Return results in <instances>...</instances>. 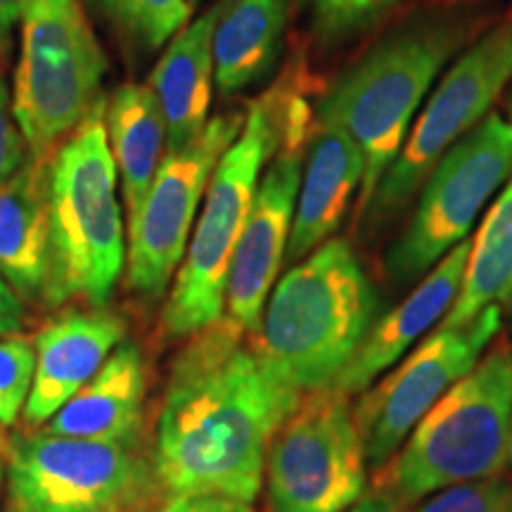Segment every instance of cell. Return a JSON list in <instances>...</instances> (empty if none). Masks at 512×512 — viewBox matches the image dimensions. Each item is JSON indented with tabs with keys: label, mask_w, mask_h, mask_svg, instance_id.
Wrapping results in <instances>:
<instances>
[{
	"label": "cell",
	"mask_w": 512,
	"mask_h": 512,
	"mask_svg": "<svg viewBox=\"0 0 512 512\" xmlns=\"http://www.w3.org/2000/svg\"><path fill=\"white\" fill-rule=\"evenodd\" d=\"M304 396L223 316L188 337L169 370L152 472L169 496L252 503L268 446Z\"/></svg>",
	"instance_id": "obj_1"
},
{
	"label": "cell",
	"mask_w": 512,
	"mask_h": 512,
	"mask_svg": "<svg viewBox=\"0 0 512 512\" xmlns=\"http://www.w3.org/2000/svg\"><path fill=\"white\" fill-rule=\"evenodd\" d=\"M377 309L380 297L354 247L330 238L273 285L256 347L302 396L325 392L354 361Z\"/></svg>",
	"instance_id": "obj_2"
},
{
	"label": "cell",
	"mask_w": 512,
	"mask_h": 512,
	"mask_svg": "<svg viewBox=\"0 0 512 512\" xmlns=\"http://www.w3.org/2000/svg\"><path fill=\"white\" fill-rule=\"evenodd\" d=\"M105 105L100 100L48 159V306H105L126 268Z\"/></svg>",
	"instance_id": "obj_3"
},
{
	"label": "cell",
	"mask_w": 512,
	"mask_h": 512,
	"mask_svg": "<svg viewBox=\"0 0 512 512\" xmlns=\"http://www.w3.org/2000/svg\"><path fill=\"white\" fill-rule=\"evenodd\" d=\"M512 456V347L486 349L377 470V494L418 503L448 486L503 475Z\"/></svg>",
	"instance_id": "obj_4"
},
{
	"label": "cell",
	"mask_w": 512,
	"mask_h": 512,
	"mask_svg": "<svg viewBox=\"0 0 512 512\" xmlns=\"http://www.w3.org/2000/svg\"><path fill=\"white\" fill-rule=\"evenodd\" d=\"M285 102L278 91L254 100L238 138L216 164L162 311L166 337L188 339L226 316L230 261L252 209L261 166L283 143Z\"/></svg>",
	"instance_id": "obj_5"
},
{
	"label": "cell",
	"mask_w": 512,
	"mask_h": 512,
	"mask_svg": "<svg viewBox=\"0 0 512 512\" xmlns=\"http://www.w3.org/2000/svg\"><path fill=\"white\" fill-rule=\"evenodd\" d=\"M458 46L446 24H415L368 50L320 100L316 119L342 126L363 152L358 219L382 176L399 157L415 112Z\"/></svg>",
	"instance_id": "obj_6"
},
{
	"label": "cell",
	"mask_w": 512,
	"mask_h": 512,
	"mask_svg": "<svg viewBox=\"0 0 512 512\" xmlns=\"http://www.w3.org/2000/svg\"><path fill=\"white\" fill-rule=\"evenodd\" d=\"M12 107L29 155L50 159L100 102L107 57L79 0H29Z\"/></svg>",
	"instance_id": "obj_7"
},
{
	"label": "cell",
	"mask_w": 512,
	"mask_h": 512,
	"mask_svg": "<svg viewBox=\"0 0 512 512\" xmlns=\"http://www.w3.org/2000/svg\"><path fill=\"white\" fill-rule=\"evenodd\" d=\"M512 176V121L489 112L434 164L411 223L387 252L396 285L425 278L467 240L477 216Z\"/></svg>",
	"instance_id": "obj_8"
},
{
	"label": "cell",
	"mask_w": 512,
	"mask_h": 512,
	"mask_svg": "<svg viewBox=\"0 0 512 512\" xmlns=\"http://www.w3.org/2000/svg\"><path fill=\"white\" fill-rule=\"evenodd\" d=\"M366 463L349 396L306 394L268 446V510L344 512L366 494Z\"/></svg>",
	"instance_id": "obj_9"
},
{
	"label": "cell",
	"mask_w": 512,
	"mask_h": 512,
	"mask_svg": "<svg viewBox=\"0 0 512 512\" xmlns=\"http://www.w3.org/2000/svg\"><path fill=\"white\" fill-rule=\"evenodd\" d=\"M152 479L133 446L38 432L15 441L5 482L10 512H128Z\"/></svg>",
	"instance_id": "obj_10"
},
{
	"label": "cell",
	"mask_w": 512,
	"mask_h": 512,
	"mask_svg": "<svg viewBox=\"0 0 512 512\" xmlns=\"http://www.w3.org/2000/svg\"><path fill=\"white\" fill-rule=\"evenodd\" d=\"M510 79L512 19L477 41L444 74L437 91L422 107L399 157L370 197L366 211L373 223L394 216L411 200L434 164L489 114Z\"/></svg>",
	"instance_id": "obj_11"
},
{
	"label": "cell",
	"mask_w": 512,
	"mask_h": 512,
	"mask_svg": "<svg viewBox=\"0 0 512 512\" xmlns=\"http://www.w3.org/2000/svg\"><path fill=\"white\" fill-rule=\"evenodd\" d=\"M245 126V114H219L181 152H166L150 190L128 219L126 285L157 302L169 290L188 249L197 209L223 152Z\"/></svg>",
	"instance_id": "obj_12"
},
{
	"label": "cell",
	"mask_w": 512,
	"mask_h": 512,
	"mask_svg": "<svg viewBox=\"0 0 512 512\" xmlns=\"http://www.w3.org/2000/svg\"><path fill=\"white\" fill-rule=\"evenodd\" d=\"M501 316L503 306L491 304L470 323L441 325L366 389L354 413L366 460L375 470L399 451L434 403L477 366L501 330Z\"/></svg>",
	"instance_id": "obj_13"
},
{
	"label": "cell",
	"mask_w": 512,
	"mask_h": 512,
	"mask_svg": "<svg viewBox=\"0 0 512 512\" xmlns=\"http://www.w3.org/2000/svg\"><path fill=\"white\" fill-rule=\"evenodd\" d=\"M309 107L302 98H287L283 143L256 185L252 209L242 228L226 280V318L256 335L261 313L285 264L299 183H302L304 140Z\"/></svg>",
	"instance_id": "obj_14"
},
{
	"label": "cell",
	"mask_w": 512,
	"mask_h": 512,
	"mask_svg": "<svg viewBox=\"0 0 512 512\" xmlns=\"http://www.w3.org/2000/svg\"><path fill=\"white\" fill-rule=\"evenodd\" d=\"M126 339V318L105 306L67 311L34 337L36 370L24 422L43 427Z\"/></svg>",
	"instance_id": "obj_15"
},
{
	"label": "cell",
	"mask_w": 512,
	"mask_h": 512,
	"mask_svg": "<svg viewBox=\"0 0 512 512\" xmlns=\"http://www.w3.org/2000/svg\"><path fill=\"white\" fill-rule=\"evenodd\" d=\"M470 245L472 240H463L453 247L399 306L375 320L354 361L337 377L332 389L347 396L366 392L437 325V320L446 318L463 285Z\"/></svg>",
	"instance_id": "obj_16"
},
{
	"label": "cell",
	"mask_w": 512,
	"mask_h": 512,
	"mask_svg": "<svg viewBox=\"0 0 512 512\" xmlns=\"http://www.w3.org/2000/svg\"><path fill=\"white\" fill-rule=\"evenodd\" d=\"M363 152L342 126L318 121L299 183L297 209L285 264H299L304 256L332 238L363 183Z\"/></svg>",
	"instance_id": "obj_17"
},
{
	"label": "cell",
	"mask_w": 512,
	"mask_h": 512,
	"mask_svg": "<svg viewBox=\"0 0 512 512\" xmlns=\"http://www.w3.org/2000/svg\"><path fill=\"white\" fill-rule=\"evenodd\" d=\"M145 361L138 344L124 342L102 363L93 380L43 425V434L133 446L145 418Z\"/></svg>",
	"instance_id": "obj_18"
},
{
	"label": "cell",
	"mask_w": 512,
	"mask_h": 512,
	"mask_svg": "<svg viewBox=\"0 0 512 512\" xmlns=\"http://www.w3.org/2000/svg\"><path fill=\"white\" fill-rule=\"evenodd\" d=\"M216 8L183 27L171 38L155 72L150 74L152 93L157 95L166 124V152H181L202 136L209 124L211 81H214V36Z\"/></svg>",
	"instance_id": "obj_19"
},
{
	"label": "cell",
	"mask_w": 512,
	"mask_h": 512,
	"mask_svg": "<svg viewBox=\"0 0 512 512\" xmlns=\"http://www.w3.org/2000/svg\"><path fill=\"white\" fill-rule=\"evenodd\" d=\"M48 275V159L31 157L0 185V278L24 302L41 299Z\"/></svg>",
	"instance_id": "obj_20"
},
{
	"label": "cell",
	"mask_w": 512,
	"mask_h": 512,
	"mask_svg": "<svg viewBox=\"0 0 512 512\" xmlns=\"http://www.w3.org/2000/svg\"><path fill=\"white\" fill-rule=\"evenodd\" d=\"M214 8V81L230 98L273 69L283 46L287 0H219Z\"/></svg>",
	"instance_id": "obj_21"
},
{
	"label": "cell",
	"mask_w": 512,
	"mask_h": 512,
	"mask_svg": "<svg viewBox=\"0 0 512 512\" xmlns=\"http://www.w3.org/2000/svg\"><path fill=\"white\" fill-rule=\"evenodd\" d=\"M105 128L131 219L143 204L166 152L164 114L152 88L143 83L119 86L105 105Z\"/></svg>",
	"instance_id": "obj_22"
},
{
	"label": "cell",
	"mask_w": 512,
	"mask_h": 512,
	"mask_svg": "<svg viewBox=\"0 0 512 512\" xmlns=\"http://www.w3.org/2000/svg\"><path fill=\"white\" fill-rule=\"evenodd\" d=\"M512 302V176L486 211L470 245L463 285L451 311L441 320L446 328L470 323L491 304Z\"/></svg>",
	"instance_id": "obj_23"
},
{
	"label": "cell",
	"mask_w": 512,
	"mask_h": 512,
	"mask_svg": "<svg viewBox=\"0 0 512 512\" xmlns=\"http://www.w3.org/2000/svg\"><path fill=\"white\" fill-rule=\"evenodd\" d=\"M133 46L159 50L185 27L188 0H93Z\"/></svg>",
	"instance_id": "obj_24"
},
{
	"label": "cell",
	"mask_w": 512,
	"mask_h": 512,
	"mask_svg": "<svg viewBox=\"0 0 512 512\" xmlns=\"http://www.w3.org/2000/svg\"><path fill=\"white\" fill-rule=\"evenodd\" d=\"M36 370V349L29 339L0 337V422L17 425L31 394Z\"/></svg>",
	"instance_id": "obj_25"
},
{
	"label": "cell",
	"mask_w": 512,
	"mask_h": 512,
	"mask_svg": "<svg viewBox=\"0 0 512 512\" xmlns=\"http://www.w3.org/2000/svg\"><path fill=\"white\" fill-rule=\"evenodd\" d=\"M415 512H512V479L496 475L448 486L422 498Z\"/></svg>",
	"instance_id": "obj_26"
},
{
	"label": "cell",
	"mask_w": 512,
	"mask_h": 512,
	"mask_svg": "<svg viewBox=\"0 0 512 512\" xmlns=\"http://www.w3.org/2000/svg\"><path fill=\"white\" fill-rule=\"evenodd\" d=\"M399 0H311L313 27L323 38H347L368 29Z\"/></svg>",
	"instance_id": "obj_27"
},
{
	"label": "cell",
	"mask_w": 512,
	"mask_h": 512,
	"mask_svg": "<svg viewBox=\"0 0 512 512\" xmlns=\"http://www.w3.org/2000/svg\"><path fill=\"white\" fill-rule=\"evenodd\" d=\"M29 159V147L15 117L8 86L0 74V185L10 181Z\"/></svg>",
	"instance_id": "obj_28"
},
{
	"label": "cell",
	"mask_w": 512,
	"mask_h": 512,
	"mask_svg": "<svg viewBox=\"0 0 512 512\" xmlns=\"http://www.w3.org/2000/svg\"><path fill=\"white\" fill-rule=\"evenodd\" d=\"M157 512H254L249 503L219 496H171Z\"/></svg>",
	"instance_id": "obj_29"
},
{
	"label": "cell",
	"mask_w": 512,
	"mask_h": 512,
	"mask_svg": "<svg viewBox=\"0 0 512 512\" xmlns=\"http://www.w3.org/2000/svg\"><path fill=\"white\" fill-rule=\"evenodd\" d=\"M27 320V306L24 299L0 278V337L17 335Z\"/></svg>",
	"instance_id": "obj_30"
},
{
	"label": "cell",
	"mask_w": 512,
	"mask_h": 512,
	"mask_svg": "<svg viewBox=\"0 0 512 512\" xmlns=\"http://www.w3.org/2000/svg\"><path fill=\"white\" fill-rule=\"evenodd\" d=\"M27 5L29 0H0V48L8 46L12 31L17 24H22Z\"/></svg>",
	"instance_id": "obj_31"
},
{
	"label": "cell",
	"mask_w": 512,
	"mask_h": 512,
	"mask_svg": "<svg viewBox=\"0 0 512 512\" xmlns=\"http://www.w3.org/2000/svg\"><path fill=\"white\" fill-rule=\"evenodd\" d=\"M344 512H396V505L384 496H363L361 501H356L351 508Z\"/></svg>",
	"instance_id": "obj_32"
},
{
	"label": "cell",
	"mask_w": 512,
	"mask_h": 512,
	"mask_svg": "<svg viewBox=\"0 0 512 512\" xmlns=\"http://www.w3.org/2000/svg\"><path fill=\"white\" fill-rule=\"evenodd\" d=\"M10 427H5L3 422H0V456H3L5 460L10 458V453H12V446H15V441H12V437H10Z\"/></svg>",
	"instance_id": "obj_33"
},
{
	"label": "cell",
	"mask_w": 512,
	"mask_h": 512,
	"mask_svg": "<svg viewBox=\"0 0 512 512\" xmlns=\"http://www.w3.org/2000/svg\"><path fill=\"white\" fill-rule=\"evenodd\" d=\"M5 479H8V460L0 456V489H3Z\"/></svg>",
	"instance_id": "obj_34"
},
{
	"label": "cell",
	"mask_w": 512,
	"mask_h": 512,
	"mask_svg": "<svg viewBox=\"0 0 512 512\" xmlns=\"http://www.w3.org/2000/svg\"><path fill=\"white\" fill-rule=\"evenodd\" d=\"M190 3H192V5H197V3H202V0H190Z\"/></svg>",
	"instance_id": "obj_35"
},
{
	"label": "cell",
	"mask_w": 512,
	"mask_h": 512,
	"mask_svg": "<svg viewBox=\"0 0 512 512\" xmlns=\"http://www.w3.org/2000/svg\"><path fill=\"white\" fill-rule=\"evenodd\" d=\"M510 306H512V302H510Z\"/></svg>",
	"instance_id": "obj_36"
},
{
	"label": "cell",
	"mask_w": 512,
	"mask_h": 512,
	"mask_svg": "<svg viewBox=\"0 0 512 512\" xmlns=\"http://www.w3.org/2000/svg\"><path fill=\"white\" fill-rule=\"evenodd\" d=\"M510 460H512V456H510Z\"/></svg>",
	"instance_id": "obj_37"
}]
</instances>
